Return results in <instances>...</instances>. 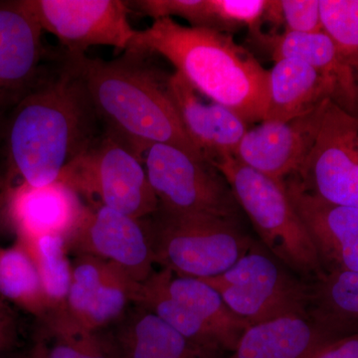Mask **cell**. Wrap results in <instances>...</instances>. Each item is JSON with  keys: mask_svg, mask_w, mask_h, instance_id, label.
I'll return each mask as SVG.
<instances>
[{"mask_svg": "<svg viewBox=\"0 0 358 358\" xmlns=\"http://www.w3.org/2000/svg\"><path fill=\"white\" fill-rule=\"evenodd\" d=\"M103 131L81 77L66 54L7 113L0 134L1 192L45 186Z\"/></svg>", "mask_w": 358, "mask_h": 358, "instance_id": "6da1fadb", "label": "cell"}, {"mask_svg": "<svg viewBox=\"0 0 358 358\" xmlns=\"http://www.w3.org/2000/svg\"><path fill=\"white\" fill-rule=\"evenodd\" d=\"M127 51L166 59L197 93L248 124L265 120L268 71L227 33L162 18L138 30Z\"/></svg>", "mask_w": 358, "mask_h": 358, "instance_id": "7a4b0ae2", "label": "cell"}, {"mask_svg": "<svg viewBox=\"0 0 358 358\" xmlns=\"http://www.w3.org/2000/svg\"><path fill=\"white\" fill-rule=\"evenodd\" d=\"M66 55L81 77L103 129L141 155L148 145L166 143L206 160L183 127L169 93V75L150 65V56L134 51L112 60Z\"/></svg>", "mask_w": 358, "mask_h": 358, "instance_id": "3957f363", "label": "cell"}, {"mask_svg": "<svg viewBox=\"0 0 358 358\" xmlns=\"http://www.w3.org/2000/svg\"><path fill=\"white\" fill-rule=\"evenodd\" d=\"M229 185L264 244L285 266L306 278L324 272L319 254L287 193L284 180L242 164L234 155L210 162Z\"/></svg>", "mask_w": 358, "mask_h": 358, "instance_id": "277c9868", "label": "cell"}, {"mask_svg": "<svg viewBox=\"0 0 358 358\" xmlns=\"http://www.w3.org/2000/svg\"><path fill=\"white\" fill-rule=\"evenodd\" d=\"M145 223L155 266L179 277H217L254 246L237 220L231 219L157 208Z\"/></svg>", "mask_w": 358, "mask_h": 358, "instance_id": "5b68a950", "label": "cell"}, {"mask_svg": "<svg viewBox=\"0 0 358 358\" xmlns=\"http://www.w3.org/2000/svg\"><path fill=\"white\" fill-rule=\"evenodd\" d=\"M89 206H103L136 219L159 207L140 152L119 136L103 131L58 179Z\"/></svg>", "mask_w": 358, "mask_h": 358, "instance_id": "8992f818", "label": "cell"}, {"mask_svg": "<svg viewBox=\"0 0 358 358\" xmlns=\"http://www.w3.org/2000/svg\"><path fill=\"white\" fill-rule=\"evenodd\" d=\"M141 157L160 210L237 220L240 206L229 185L206 160L166 143L148 145Z\"/></svg>", "mask_w": 358, "mask_h": 358, "instance_id": "52a82bcc", "label": "cell"}, {"mask_svg": "<svg viewBox=\"0 0 358 358\" xmlns=\"http://www.w3.org/2000/svg\"><path fill=\"white\" fill-rule=\"evenodd\" d=\"M201 281L215 289L249 326L284 315H308L310 285L299 281L254 246L229 270Z\"/></svg>", "mask_w": 358, "mask_h": 358, "instance_id": "ba28073f", "label": "cell"}, {"mask_svg": "<svg viewBox=\"0 0 358 358\" xmlns=\"http://www.w3.org/2000/svg\"><path fill=\"white\" fill-rule=\"evenodd\" d=\"M44 31L58 39L71 56L86 55L91 47L128 50L138 30L122 0H24Z\"/></svg>", "mask_w": 358, "mask_h": 358, "instance_id": "9c48e42d", "label": "cell"}, {"mask_svg": "<svg viewBox=\"0 0 358 358\" xmlns=\"http://www.w3.org/2000/svg\"><path fill=\"white\" fill-rule=\"evenodd\" d=\"M294 176L320 199L358 209V117L329 101L315 145Z\"/></svg>", "mask_w": 358, "mask_h": 358, "instance_id": "30bf717a", "label": "cell"}, {"mask_svg": "<svg viewBox=\"0 0 358 358\" xmlns=\"http://www.w3.org/2000/svg\"><path fill=\"white\" fill-rule=\"evenodd\" d=\"M66 242L69 253L115 264L138 282H145L155 271L145 218L87 205L83 217Z\"/></svg>", "mask_w": 358, "mask_h": 358, "instance_id": "8fae6325", "label": "cell"}, {"mask_svg": "<svg viewBox=\"0 0 358 358\" xmlns=\"http://www.w3.org/2000/svg\"><path fill=\"white\" fill-rule=\"evenodd\" d=\"M141 282L119 266L91 256L72 261V279L66 310L93 331L110 329L140 299Z\"/></svg>", "mask_w": 358, "mask_h": 358, "instance_id": "7c38bea8", "label": "cell"}, {"mask_svg": "<svg viewBox=\"0 0 358 358\" xmlns=\"http://www.w3.org/2000/svg\"><path fill=\"white\" fill-rule=\"evenodd\" d=\"M329 101L289 121H263L255 128L248 129L234 157L278 180L294 176L315 145Z\"/></svg>", "mask_w": 358, "mask_h": 358, "instance_id": "4fadbf2b", "label": "cell"}, {"mask_svg": "<svg viewBox=\"0 0 358 358\" xmlns=\"http://www.w3.org/2000/svg\"><path fill=\"white\" fill-rule=\"evenodd\" d=\"M42 33L24 0H0V100L10 108L50 68Z\"/></svg>", "mask_w": 358, "mask_h": 358, "instance_id": "5bb4252c", "label": "cell"}, {"mask_svg": "<svg viewBox=\"0 0 358 358\" xmlns=\"http://www.w3.org/2000/svg\"><path fill=\"white\" fill-rule=\"evenodd\" d=\"M287 193L319 254L324 272H358V209L329 203L306 192L294 176Z\"/></svg>", "mask_w": 358, "mask_h": 358, "instance_id": "9a60e30c", "label": "cell"}, {"mask_svg": "<svg viewBox=\"0 0 358 358\" xmlns=\"http://www.w3.org/2000/svg\"><path fill=\"white\" fill-rule=\"evenodd\" d=\"M1 192L6 197V218L20 240L45 235L67 238L86 210L83 199L59 180L45 186L21 183Z\"/></svg>", "mask_w": 358, "mask_h": 358, "instance_id": "2e32d148", "label": "cell"}, {"mask_svg": "<svg viewBox=\"0 0 358 358\" xmlns=\"http://www.w3.org/2000/svg\"><path fill=\"white\" fill-rule=\"evenodd\" d=\"M254 43L274 61L294 58L312 66L334 90V103L358 117V84L355 72L343 60L326 33H250Z\"/></svg>", "mask_w": 358, "mask_h": 358, "instance_id": "e0dca14e", "label": "cell"}, {"mask_svg": "<svg viewBox=\"0 0 358 358\" xmlns=\"http://www.w3.org/2000/svg\"><path fill=\"white\" fill-rule=\"evenodd\" d=\"M169 90L186 133L210 164L225 155H235L249 124L222 105L200 100L185 78L174 72Z\"/></svg>", "mask_w": 358, "mask_h": 358, "instance_id": "ac0fdd59", "label": "cell"}, {"mask_svg": "<svg viewBox=\"0 0 358 358\" xmlns=\"http://www.w3.org/2000/svg\"><path fill=\"white\" fill-rule=\"evenodd\" d=\"M331 341L310 315H284L250 326L225 358H307Z\"/></svg>", "mask_w": 358, "mask_h": 358, "instance_id": "d6986e66", "label": "cell"}, {"mask_svg": "<svg viewBox=\"0 0 358 358\" xmlns=\"http://www.w3.org/2000/svg\"><path fill=\"white\" fill-rule=\"evenodd\" d=\"M122 358H225L207 352L160 317L134 305L110 327Z\"/></svg>", "mask_w": 358, "mask_h": 358, "instance_id": "ffe728a7", "label": "cell"}, {"mask_svg": "<svg viewBox=\"0 0 358 358\" xmlns=\"http://www.w3.org/2000/svg\"><path fill=\"white\" fill-rule=\"evenodd\" d=\"M334 87L312 66L298 59H279L268 70V101L264 121H289L324 101L334 102Z\"/></svg>", "mask_w": 358, "mask_h": 358, "instance_id": "44dd1931", "label": "cell"}, {"mask_svg": "<svg viewBox=\"0 0 358 358\" xmlns=\"http://www.w3.org/2000/svg\"><path fill=\"white\" fill-rule=\"evenodd\" d=\"M155 275L169 296L210 329L227 355L235 350L250 326L227 307L215 289L201 280L179 277L167 268L155 271Z\"/></svg>", "mask_w": 358, "mask_h": 358, "instance_id": "7402d4cb", "label": "cell"}, {"mask_svg": "<svg viewBox=\"0 0 358 358\" xmlns=\"http://www.w3.org/2000/svg\"><path fill=\"white\" fill-rule=\"evenodd\" d=\"M308 315L334 339L358 333V272H322L310 285Z\"/></svg>", "mask_w": 358, "mask_h": 358, "instance_id": "603a6c76", "label": "cell"}, {"mask_svg": "<svg viewBox=\"0 0 358 358\" xmlns=\"http://www.w3.org/2000/svg\"><path fill=\"white\" fill-rule=\"evenodd\" d=\"M38 322L36 338L46 358H122L110 329L93 331L66 310H54Z\"/></svg>", "mask_w": 358, "mask_h": 358, "instance_id": "cb8c5ba5", "label": "cell"}, {"mask_svg": "<svg viewBox=\"0 0 358 358\" xmlns=\"http://www.w3.org/2000/svg\"><path fill=\"white\" fill-rule=\"evenodd\" d=\"M0 298L29 313L37 322L50 313L34 261L18 240L13 246L0 247Z\"/></svg>", "mask_w": 358, "mask_h": 358, "instance_id": "d4e9b609", "label": "cell"}, {"mask_svg": "<svg viewBox=\"0 0 358 358\" xmlns=\"http://www.w3.org/2000/svg\"><path fill=\"white\" fill-rule=\"evenodd\" d=\"M18 240L31 255L41 281L50 313L66 310L72 279L66 238L61 235H45L31 240Z\"/></svg>", "mask_w": 358, "mask_h": 358, "instance_id": "484cf974", "label": "cell"}, {"mask_svg": "<svg viewBox=\"0 0 358 358\" xmlns=\"http://www.w3.org/2000/svg\"><path fill=\"white\" fill-rule=\"evenodd\" d=\"M322 32L358 72V0H320Z\"/></svg>", "mask_w": 358, "mask_h": 358, "instance_id": "4316f807", "label": "cell"}, {"mask_svg": "<svg viewBox=\"0 0 358 358\" xmlns=\"http://www.w3.org/2000/svg\"><path fill=\"white\" fill-rule=\"evenodd\" d=\"M127 4L131 13L148 16L154 21L176 16L187 20L192 27L218 31L211 0H134Z\"/></svg>", "mask_w": 358, "mask_h": 358, "instance_id": "83f0119b", "label": "cell"}, {"mask_svg": "<svg viewBox=\"0 0 358 358\" xmlns=\"http://www.w3.org/2000/svg\"><path fill=\"white\" fill-rule=\"evenodd\" d=\"M265 20L284 26V33L322 31L320 0H268Z\"/></svg>", "mask_w": 358, "mask_h": 358, "instance_id": "f1b7e54d", "label": "cell"}, {"mask_svg": "<svg viewBox=\"0 0 358 358\" xmlns=\"http://www.w3.org/2000/svg\"><path fill=\"white\" fill-rule=\"evenodd\" d=\"M219 32L247 26L250 33L260 31L268 0H211Z\"/></svg>", "mask_w": 358, "mask_h": 358, "instance_id": "f546056e", "label": "cell"}, {"mask_svg": "<svg viewBox=\"0 0 358 358\" xmlns=\"http://www.w3.org/2000/svg\"><path fill=\"white\" fill-rule=\"evenodd\" d=\"M307 358H358V333L329 341Z\"/></svg>", "mask_w": 358, "mask_h": 358, "instance_id": "4dcf8cb0", "label": "cell"}, {"mask_svg": "<svg viewBox=\"0 0 358 358\" xmlns=\"http://www.w3.org/2000/svg\"><path fill=\"white\" fill-rule=\"evenodd\" d=\"M18 336L13 315H0V355H7L17 345Z\"/></svg>", "mask_w": 358, "mask_h": 358, "instance_id": "1f68e13d", "label": "cell"}, {"mask_svg": "<svg viewBox=\"0 0 358 358\" xmlns=\"http://www.w3.org/2000/svg\"><path fill=\"white\" fill-rule=\"evenodd\" d=\"M10 358H46V355H45L43 345L39 341L35 339L34 343H33L31 348L27 352L21 353L17 357Z\"/></svg>", "mask_w": 358, "mask_h": 358, "instance_id": "d6a6232c", "label": "cell"}, {"mask_svg": "<svg viewBox=\"0 0 358 358\" xmlns=\"http://www.w3.org/2000/svg\"><path fill=\"white\" fill-rule=\"evenodd\" d=\"M10 109L11 108L8 105H6V103L0 100V134H1L2 127H3L4 121H6L7 113Z\"/></svg>", "mask_w": 358, "mask_h": 358, "instance_id": "836d02e7", "label": "cell"}, {"mask_svg": "<svg viewBox=\"0 0 358 358\" xmlns=\"http://www.w3.org/2000/svg\"><path fill=\"white\" fill-rule=\"evenodd\" d=\"M0 315H13V310L9 308L8 303L0 298Z\"/></svg>", "mask_w": 358, "mask_h": 358, "instance_id": "e575fe53", "label": "cell"}, {"mask_svg": "<svg viewBox=\"0 0 358 358\" xmlns=\"http://www.w3.org/2000/svg\"><path fill=\"white\" fill-rule=\"evenodd\" d=\"M3 218H6V197L3 193L0 192V223Z\"/></svg>", "mask_w": 358, "mask_h": 358, "instance_id": "d590c367", "label": "cell"}, {"mask_svg": "<svg viewBox=\"0 0 358 358\" xmlns=\"http://www.w3.org/2000/svg\"><path fill=\"white\" fill-rule=\"evenodd\" d=\"M7 355H0V358H10V357H7Z\"/></svg>", "mask_w": 358, "mask_h": 358, "instance_id": "8d00e7d4", "label": "cell"}]
</instances>
